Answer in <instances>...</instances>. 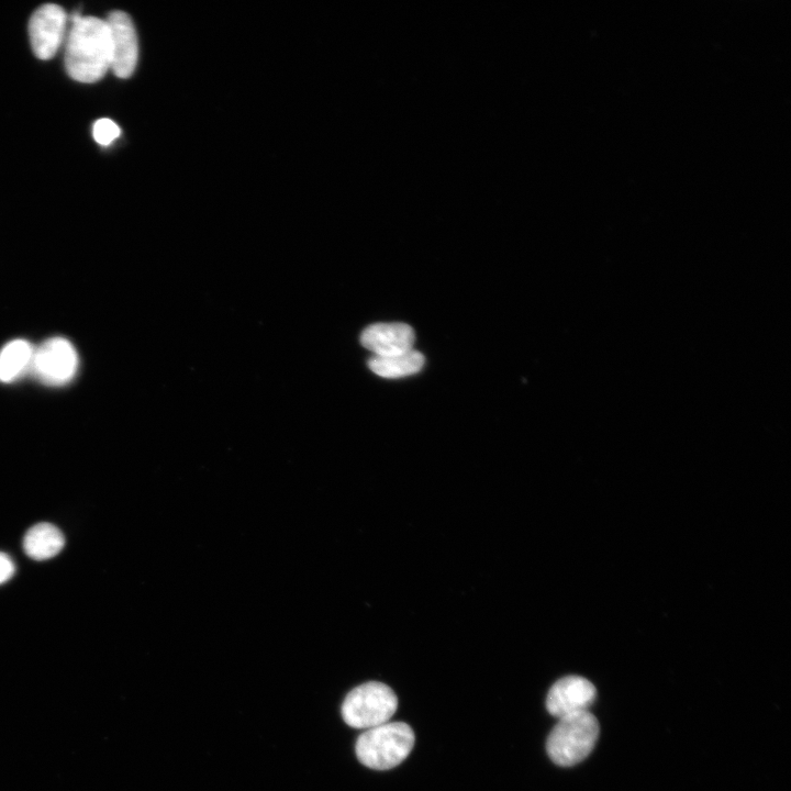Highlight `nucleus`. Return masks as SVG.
Instances as JSON below:
<instances>
[{
	"label": "nucleus",
	"mask_w": 791,
	"mask_h": 791,
	"mask_svg": "<svg viewBox=\"0 0 791 791\" xmlns=\"http://www.w3.org/2000/svg\"><path fill=\"white\" fill-rule=\"evenodd\" d=\"M414 331L405 323H376L367 326L360 343L374 356H392L413 349Z\"/></svg>",
	"instance_id": "nucleus-9"
},
{
	"label": "nucleus",
	"mask_w": 791,
	"mask_h": 791,
	"mask_svg": "<svg viewBox=\"0 0 791 791\" xmlns=\"http://www.w3.org/2000/svg\"><path fill=\"white\" fill-rule=\"evenodd\" d=\"M111 38V67L119 78H127L135 70L138 43L134 24L123 11H112L105 19Z\"/></svg>",
	"instance_id": "nucleus-7"
},
{
	"label": "nucleus",
	"mask_w": 791,
	"mask_h": 791,
	"mask_svg": "<svg viewBox=\"0 0 791 791\" xmlns=\"http://www.w3.org/2000/svg\"><path fill=\"white\" fill-rule=\"evenodd\" d=\"M14 572V565L7 554L0 553V583L9 580Z\"/></svg>",
	"instance_id": "nucleus-14"
},
{
	"label": "nucleus",
	"mask_w": 791,
	"mask_h": 791,
	"mask_svg": "<svg viewBox=\"0 0 791 791\" xmlns=\"http://www.w3.org/2000/svg\"><path fill=\"white\" fill-rule=\"evenodd\" d=\"M599 728L598 720L589 711L559 718L546 740L549 758L562 767L582 761L592 751Z\"/></svg>",
	"instance_id": "nucleus-3"
},
{
	"label": "nucleus",
	"mask_w": 791,
	"mask_h": 791,
	"mask_svg": "<svg viewBox=\"0 0 791 791\" xmlns=\"http://www.w3.org/2000/svg\"><path fill=\"white\" fill-rule=\"evenodd\" d=\"M398 699L392 689L378 681L357 686L342 704L344 722L354 728L369 729L387 723L396 713Z\"/></svg>",
	"instance_id": "nucleus-4"
},
{
	"label": "nucleus",
	"mask_w": 791,
	"mask_h": 791,
	"mask_svg": "<svg viewBox=\"0 0 791 791\" xmlns=\"http://www.w3.org/2000/svg\"><path fill=\"white\" fill-rule=\"evenodd\" d=\"M92 134L97 143L105 146L120 135V127L112 120L103 118L94 122Z\"/></svg>",
	"instance_id": "nucleus-13"
},
{
	"label": "nucleus",
	"mask_w": 791,
	"mask_h": 791,
	"mask_svg": "<svg viewBox=\"0 0 791 791\" xmlns=\"http://www.w3.org/2000/svg\"><path fill=\"white\" fill-rule=\"evenodd\" d=\"M68 75L85 83L100 80L111 67V38L105 20L81 16L71 23L65 43Z\"/></svg>",
	"instance_id": "nucleus-1"
},
{
	"label": "nucleus",
	"mask_w": 791,
	"mask_h": 791,
	"mask_svg": "<svg viewBox=\"0 0 791 791\" xmlns=\"http://www.w3.org/2000/svg\"><path fill=\"white\" fill-rule=\"evenodd\" d=\"M424 356L414 349L392 356H372L368 360L369 369L383 378H400L419 372L424 365Z\"/></svg>",
	"instance_id": "nucleus-11"
},
{
	"label": "nucleus",
	"mask_w": 791,
	"mask_h": 791,
	"mask_svg": "<svg viewBox=\"0 0 791 791\" xmlns=\"http://www.w3.org/2000/svg\"><path fill=\"white\" fill-rule=\"evenodd\" d=\"M413 729L404 722H387L366 729L355 745L358 760L375 770L400 765L414 746Z\"/></svg>",
	"instance_id": "nucleus-2"
},
{
	"label": "nucleus",
	"mask_w": 791,
	"mask_h": 791,
	"mask_svg": "<svg viewBox=\"0 0 791 791\" xmlns=\"http://www.w3.org/2000/svg\"><path fill=\"white\" fill-rule=\"evenodd\" d=\"M595 697V687L588 679L580 676H567L557 680L549 689L546 709L553 716L561 718L588 711Z\"/></svg>",
	"instance_id": "nucleus-8"
},
{
	"label": "nucleus",
	"mask_w": 791,
	"mask_h": 791,
	"mask_svg": "<svg viewBox=\"0 0 791 791\" xmlns=\"http://www.w3.org/2000/svg\"><path fill=\"white\" fill-rule=\"evenodd\" d=\"M33 349L29 342L15 339L8 343L0 352V381L14 380L31 365Z\"/></svg>",
	"instance_id": "nucleus-12"
},
{
	"label": "nucleus",
	"mask_w": 791,
	"mask_h": 791,
	"mask_svg": "<svg viewBox=\"0 0 791 791\" xmlns=\"http://www.w3.org/2000/svg\"><path fill=\"white\" fill-rule=\"evenodd\" d=\"M65 539L58 527L51 523L32 526L23 539L24 552L34 560H45L57 555Z\"/></svg>",
	"instance_id": "nucleus-10"
},
{
	"label": "nucleus",
	"mask_w": 791,
	"mask_h": 791,
	"mask_svg": "<svg viewBox=\"0 0 791 791\" xmlns=\"http://www.w3.org/2000/svg\"><path fill=\"white\" fill-rule=\"evenodd\" d=\"M67 24L65 10L54 3L36 9L29 21V36L34 55L51 59L59 49Z\"/></svg>",
	"instance_id": "nucleus-6"
},
{
	"label": "nucleus",
	"mask_w": 791,
	"mask_h": 791,
	"mask_svg": "<svg viewBox=\"0 0 791 791\" xmlns=\"http://www.w3.org/2000/svg\"><path fill=\"white\" fill-rule=\"evenodd\" d=\"M31 367L43 382L63 385L69 381L77 370V353L67 339L49 338L33 352Z\"/></svg>",
	"instance_id": "nucleus-5"
}]
</instances>
